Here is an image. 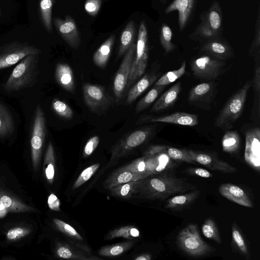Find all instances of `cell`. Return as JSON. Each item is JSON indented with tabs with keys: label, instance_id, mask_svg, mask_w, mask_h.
<instances>
[{
	"label": "cell",
	"instance_id": "obj_1",
	"mask_svg": "<svg viewBox=\"0 0 260 260\" xmlns=\"http://www.w3.org/2000/svg\"><path fill=\"white\" fill-rule=\"evenodd\" d=\"M196 188L185 180L165 172L141 180L133 198L161 200L178 193L193 190Z\"/></svg>",
	"mask_w": 260,
	"mask_h": 260
},
{
	"label": "cell",
	"instance_id": "obj_2",
	"mask_svg": "<svg viewBox=\"0 0 260 260\" xmlns=\"http://www.w3.org/2000/svg\"><path fill=\"white\" fill-rule=\"evenodd\" d=\"M38 61L39 54H30L24 57L13 70L4 89L10 92L32 86L39 74Z\"/></svg>",
	"mask_w": 260,
	"mask_h": 260
},
{
	"label": "cell",
	"instance_id": "obj_3",
	"mask_svg": "<svg viewBox=\"0 0 260 260\" xmlns=\"http://www.w3.org/2000/svg\"><path fill=\"white\" fill-rule=\"evenodd\" d=\"M151 133V128L146 127L126 134L112 147L111 157L106 168L115 165L119 160L145 143Z\"/></svg>",
	"mask_w": 260,
	"mask_h": 260
},
{
	"label": "cell",
	"instance_id": "obj_4",
	"mask_svg": "<svg viewBox=\"0 0 260 260\" xmlns=\"http://www.w3.org/2000/svg\"><path fill=\"white\" fill-rule=\"evenodd\" d=\"M177 242L180 248L193 257H200L212 252L214 249L202 239L197 225L190 223L179 233Z\"/></svg>",
	"mask_w": 260,
	"mask_h": 260
},
{
	"label": "cell",
	"instance_id": "obj_5",
	"mask_svg": "<svg viewBox=\"0 0 260 260\" xmlns=\"http://www.w3.org/2000/svg\"><path fill=\"white\" fill-rule=\"evenodd\" d=\"M251 83L248 80L228 101L217 116L215 125L217 127L231 126L240 116L244 109Z\"/></svg>",
	"mask_w": 260,
	"mask_h": 260
},
{
	"label": "cell",
	"instance_id": "obj_6",
	"mask_svg": "<svg viewBox=\"0 0 260 260\" xmlns=\"http://www.w3.org/2000/svg\"><path fill=\"white\" fill-rule=\"evenodd\" d=\"M82 92L85 104L92 113L103 114L113 105V98L103 86L85 83L82 85Z\"/></svg>",
	"mask_w": 260,
	"mask_h": 260
},
{
	"label": "cell",
	"instance_id": "obj_7",
	"mask_svg": "<svg viewBox=\"0 0 260 260\" xmlns=\"http://www.w3.org/2000/svg\"><path fill=\"white\" fill-rule=\"evenodd\" d=\"M46 134V119L41 107H36L30 139L33 168L37 170L39 165Z\"/></svg>",
	"mask_w": 260,
	"mask_h": 260
},
{
	"label": "cell",
	"instance_id": "obj_8",
	"mask_svg": "<svg viewBox=\"0 0 260 260\" xmlns=\"http://www.w3.org/2000/svg\"><path fill=\"white\" fill-rule=\"evenodd\" d=\"M41 51L28 43L14 42L0 47V70L10 67L27 55L39 54Z\"/></svg>",
	"mask_w": 260,
	"mask_h": 260
},
{
	"label": "cell",
	"instance_id": "obj_9",
	"mask_svg": "<svg viewBox=\"0 0 260 260\" xmlns=\"http://www.w3.org/2000/svg\"><path fill=\"white\" fill-rule=\"evenodd\" d=\"M136 50V44H133L124 54V57L113 80V93L115 102L118 103L122 98L127 87V83Z\"/></svg>",
	"mask_w": 260,
	"mask_h": 260
},
{
	"label": "cell",
	"instance_id": "obj_10",
	"mask_svg": "<svg viewBox=\"0 0 260 260\" xmlns=\"http://www.w3.org/2000/svg\"><path fill=\"white\" fill-rule=\"evenodd\" d=\"M224 63L210 56L203 55L192 60L190 63V68L196 77L208 80L213 79L220 75Z\"/></svg>",
	"mask_w": 260,
	"mask_h": 260
},
{
	"label": "cell",
	"instance_id": "obj_11",
	"mask_svg": "<svg viewBox=\"0 0 260 260\" xmlns=\"http://www.w3.org/2000/svg\"><path fill=\"white\" fill-rule=\"evenodd\" d=\"M157 122L192 126L198 124V118L195 114L185 112H176L160 116L142 115L138 119L136 123L142 124Z\"/></svg>",
	"mask_w": 260,
	"mask_h": 260
},
{
	"label": "cell",
	"instance_id": "obj_12",
	"mask_svg": "<svg viewBox=\"0 0 260 260\" xmlns=\"http://www.w3.org/2000/svg\"><path fill=\"white\" fill-rule=\"evenodd\" d=\"M244 159L251 167L259 170L260 131L258 127L251 128L246 133Z\"/></svg>",
	"mask_w": 260,
	"mask_h": 260
},
{
	"label": "cell",
	"instance_id": "obj_13",
	"mask_svg": "<svg viewBox=\"0 0 260 260\" xmlns=\"http://www.w3.org/2000/svg\"><path fill=\"white\" fill-rule=\"evenodd\" d=\"M55 27L62 39L74 49H77L81 43L79 31L73 18L66 16L65 19L58 17L54 18Z\"/></svg>",
	"mask_w": 260,
	"mask_h": 260
},
{
	"label": "cell",
	"instance_id": "obj_14",
	"mask_svg": "<svg viewBox=\"0 0 260 260\" xmlns=\"http://www.w3.org/2000/svg\"><path fill=\"white\" fill-rule=\"evenodd\" d=\"M197 0H174L165 10L166 14L174 11L178 14V26L183 31L188 25L193 17Z\"/></svg>",
	"mask_w": 260,
	"mask_h": 260
},
{
	"label": "cell",
	"instance_id": "obj_15",
	"mask_svg": "<svg viewBox=\"0 0 260 260\" xmlns=\"http://www.w3.org/2000/svg\"><path fill=\"white\" fill-rule=\"evenodd\" d=\"M200 50L207 55L219 60L228 59L233 55L232 47L221 38L202 43Z\"/></svg>",
	"mask_w": 260,
	"mask_h": 260
},
{
	"label": "cell",
	"instance_id": "obj_16",
	"mask_svg": "<svg viewBox=\"0 0 260 260\" xmlns=\"http://www.w3.org/2000/svg\"><path fill=\"white\" fill-rule=\"evenodd\" d=\"M201 21L206 24L218 36L222 37L223 15L219 3L214 0L209 9L200 16Z\"/></svg>",
	"mask_w": 260,
	"mask_h": 260
},
{
	"label": "cell",
	"instance_id": "obj_17",
	"mask_svg": "<svg viewBox=\"0 0 260 260\" xmlns=\"http://www.w3.org/2000/svg\"><path fill=\"white\" fill-rule=\"evenodd\" d=\"M191 159L194 161L206 166L212 170L224 173H233L237 169L211 154L195 152L192 150H187Z\"/></svg>",
	"mask_w": 260,
	"mask_h": 260
},
{
	"label": "cell",
	"instance_id": "obj_18",
	"mask_svg": "<svg viewBox=\"0 0 260 260\" xmlns=\"http://www.w3.org/2000/svg\"><path fill=\"white\" fill-rule=\"evenodd\" d=\"M220 194L239 205L252 208L253 204L247 194L240 187L232 183H223L218 189Z\"/></svg>",
	"mask_w": 260,
	"mask_h": 260
},
{
	"label": "cell",
	"instance_id": "obj_19",
	"mask_svg": "<svg viewBox=\"0 0 260 260\" xmlns=\"http://www.w3.org/2000/svg\"><path fill=\"white\" fill-rule=\"evenodd\" d=\"M145 55H148V35L145 23L144 21H142L139 27L136 53L130 72L127 87L130 85L138 64L141 58Z\"/></svg>",
	"mask_w": 260,
	"mask_h": 260
},
{
	"label": "cell",
	"instance_id": "obj_20",
	"mask_svg": "<svg viewBox=\"0 0 260 260\" xmlns=\"http://www.w3.org/2000/svg\"><path fill=\"white\" fill-rule=\"evenodd\" d=\"M55 79L57 84L66 91L74 93L75 82L73 70L67 63H58L55 67Z\"/></svg>",
	"mask_w": 260,
	"mask_h": 260
},
{
	"label": "cell",
	"instance_id": "obj_21",
	"mask_svg": "<svg viewBox=\"0 0 260 260\" xmlns=\"http://www.w3.org/2000/svg\"><path fill=\"white\" fill-rule=\"evenodd\" d=\"M149 176H150L144 173L116 170L104 182L103 186L105 188L110 190L121 184L131 181L141 180Z\"/></svg>",
	"mask_w": 260,
	"mask_h": 260
},
{
	"label": "cell",
	"instance_id": "obj_22",
	"mask_svg": "<svg viewBox=\"0 0 260 260\" xmlns=\"http://www.w3.org/2000/svg\"><path fill=\"white\" fill-rule=\"evenodd\" d=\"M181 83L177 82L164 92L152 106L151 112H160L172 106L178 98Z\"/></svg>",
	"mask_w": 260,
	"mask_h": 260
},
{
	"label": "cell",
	"instance_id": "obj_23",
	"mask_svg": "<svg viewBox=\"0 0 260 260\" xmlns=\"http://www.w3.org/2000/svg\"><path fill=\"white\" fill-rule=\"evenodd\" d=\"M57 256L61 258L77 260L101 259L99 257L90 256L88 252L80 248H76L68 244L59 243L56 250Z\"/></svg>",
	"mask_w": 260,
	"mask_h": 260
},
{
	"label": "cell",
	"instance_id": "obj_24",
	"mask_svg": "<svg viewBox=\"0 0 260 260\" xmlns=\"http://www.w3.org/2000/svg\"><path fill=\"white\" fill-rule=\"evenodd\" d=\"M158 74L154 72L146 74L141 78L129 90L126 102L128 105L133 103L144 91L157 80Z\"/></svg>",
	"mask_w": 260,
	"mask_h": 260
},
{
	"label": "cell",
	"instance_id": "obj_25",
	"mask_svg": "<svg viewBox=\"0 0 260 260\" xmlns=\"http://www.w3.org/2000/svg\"><path fill=\"white\" fill-rule=\"evenodd\" d=\"M158 152H164L170 158L188 163L194 162L190 158L187 150L179 149L173 147H169L163 145H155L149 147L144 153L145 155H149Z\"/></svg>",
	"mask_w": 260,
	"mask_h": 260
},
{
	"label": "cell",
	"instance_id": "obj_26",
	"mask_svg": "<svg viewBox=\"0 0 260 260\" xmlns=\"http://www.w3.org/2000/svg\"><path fill=\"white\" fill-rule=\"evenodd\" d=\"M114 40V35H111L94 52L93 60L99 68L103 69L106 68L111 54Z\"/></svg>",
	"mask_w": 260,
	"mask_h": 260
},
{
	"label": "cell",
	"instance_id": "obj_27",
	"mask_svg": "<svg viewBox=\"0 0 260 260\" xmlns=\"http://www.w3.org/2000/svg\"><path fill=\"white\" fill-rule=\"evenodd\" d=\"M14 129L15 123L12 115L5 104L0 101V138L10 136Z\"/></svg>",
	"mask_w": 260,
	"mask_h": 260
},
{
	"label": "cell",
	"instance_id": "obj_28",
	"mask_svg": "<svg viewBox=\"0 0 260 260\" xmlns=\"http://www.w3.org/2000/svg\"><path fill=\"white\" fill-rule=\"evenodd\" d=\"M136 35L135 23L133 21L127 23L120 36L118 57L122 56L133 44Z\"/></svg>",
	"mask_w": 260,
	"mask_h": 260
},
{
	"label": "cell",
	"instance_id": "obj_29",
	"mask_svg": "<svg viewBox=\"0 0 260 260\" xmlns=\"http://www.w3.org/2000/svg\"><path fill=\"white\" fill-rule=\"evenodd\" d=\"M141 182V180L121 184L110 189V193L112 196L122 199H130L136 193Z\"/></svg>",
	"mask_w": 260,
	"mask_h": 260
},
{
	"label": "cell",
	"instance_id": "obj_30",
	"mask_svg": "<svg viewBox=\"0 0 260 260\" xmlns=\"http://www.w3.org/2000/svg\"><path fill=\"white\" fill-rule=\"evenodd\" d=\"M0 204L10 212H24L34 211L31 207L20 202L12 197L0 193Z\"/></svg>",
	"mask_w": 260,
	"mask_h": 260
},
{
	"label": "cell",
	"instance_id": "obj_31",
	"mask_svg": "<svg viewBox=\"0 0 260 260\" xmlns=\"http://www.w3.org/2000/svg\"><path fill=\"white\" fill-rule=\"evenodd\" d=\"M189 38L202 43L221 38L218 36L206 24L201 21L194 30L189 35Z\"/></svg>",
	"mask_w": 260,
	"mask_h": 260
},
{
	"label": "cell",
	"instance_id": "obj_32",
	"mask_svg": "<svg viewBox=\"0 0 260 260\" xmlns=\"http://www.w3.org/2000/svg\"><path fill=\"white\" fill-rule=\"evenodd\" d=\"M134 244L132 241H126L107 245L102 247L99 254L104 257H115L121 255L129 250Z\"/></svg>",
	"mask_w": 260,
	"mask_h": 260
},
{
	"label": "cell",
	"instance_id": "obj_33",
	"mask_svg": "<svg viewBox=\"0 0 260 260\" xmlns=\"http://www.w3.org/2000/svg\"><path fill=\"white\" fill-rule=\"evenodd\" d=\"M43 169L47 181L49 183H52L55 175V154L51 142L49 143L46 151Z\"/></svg>",
	"mask_w": 260,
	"mask_h": 260
},
{
	"label": "cell",
	"instance_id": "obj_34",
	"mask_svg": "<svg viewBox=\"0 0 260 260\" xmlns=\"http://www.w3.org/2000/svg\"><path fill=\"white\" fill-rule=\"evenodd\" d=\"M199 190H194L185 194L174 196L168 201L166 208L179 209L187 206L194 201L199 196Z\"/></svg>",
	"mask_w": 260,
	"mask_h": 260
},
{
	"label": "cell",
	"instance_id": "obj_35",
	"mask_svg": "<svg viewBox=\"0 0 260 260\" xmlns=\"http://www.w3.org/2000/svg\"><path fill=\"white\" fill-rule=\"evenodd\" d=\"M140 231L134 225H125L116 228L111 231L105 237L106 240H112L122 237L133 239L139 237Z\"/></svg>",
	"mask_w": 260,
	"mask_h": 260
},
{
	"label": "cell",
	"instance_id": "obj_36",
	"mask_svg": "<svg viewBox=\"0 0 260 260\" xmlns=\"http://www.w3.org/2000/svg\"><path fill=\"white\" fill-rule=\"evenodd\" d=\"M165 86L155 85L137 103L135 107L136 113H138L147 109L157 99L165 88Z\"/></svg>",
	"mask_w": 260,
	"mask_h": 260
},
{
	"label": "cell",
	"instance_id": "obj_37",
	"mask_svg": "<svg viewBox=\"0 0 260 260\" xmlns=\"http://www.w3.org/2000/svg\"><path fill=\"white\" fill-rule=\"evenodd\" d=\"M54 0H40V12L43 24L49 32L52 31V10Z\"/></svg>",
	"mask_w": 260,
	"mask_h": 260
},
{
	"label": "cell",
	"instance_id": "obj_38",
	"mask_svg": "<svg viewBox=\"0 0 260 260\" xmlns=\"http://www.w3.org/2000/svg\"><path fill=\"white\" fill-rule=\"evenodd\" d=\"M240 142V137L236 132H226L222 140L223 150L228 153L236 152L239 148Z\"/></svg>",
	"mask_w": 260,
	"mask_h": 260
},
{
	"label": "cell",
	"instance_id": "obj_39",
	"mask_svg": "<svg viewBox=\"0 0 260 260\" xmlns=\"http://www.w3.org/2000/svg\"><path fill=\"white\" fill-rule=\"evenodd\" d=\"M172 31L166 23H162L160 28L159 40L160 44L166 53L174 51L177 47L172 42Z\"/></svg>",
	"mask_w": 260,
	"mask_h": 260
},
{
	"label": "cell",
	"instance_id": "obj_40",
	"mask_svg": "<svg viewBox=\"0 0 260 260\" xmlns=\"http://www.w3.org/2000/svg\"><path fill=\"white\" fill-rule=\"evenodd\" d=\"M185 67L186 62L184 60L178 69L167 72L158 79L154 85L166 86L174 82L184 74L186 71Z\"/></svg>",
	"mask_w": 260,
	"mask_h": 260
},
{
	"label": "cell",
	"instance_id": "obj_41",
	"mask_svg": "<svg viewBox=\"0 0 260 260\" xmlns=\"http://www.w3.org/2000/svg\"><path fill=\"white\" fill-rule=\"evenodd\" d=\"M53 111L59 117L66 120H71L74 116L73 111L66 102L54 99L51 103Z\"/></svg>",
	"mask_w": 260,
	"mask_h": 260
},
{
	"label": "cell",
	"instance_id": "obj_42",
	"mask_svg": "<svg viewBox=\"0 0 260 260\" xmlns=\"http://www.w3.org/2000/svg\"><path fill=\"white\" fill-rule=\"evenodd\" d=\"M52 221L56 228L68 237L78 241L83 240L78 232L68 223L57 218H53Z\"/></svg>",
	"mask_w": 260,
	"mask_h": 260
},
{
	"label": "cell",
	"instance_id": "obj_43",
	"mask_svg": "<svg viewBox=\"0 0 260 260\" xmlns=\"http://www.w3.org/2000/svg\"><path fill=\"white\" fill-rule=\"evenodd\" d=\"M202 231L207 238L217 243H221V239L215 222L211 218L207 219L202 226Z\"/></svg>",
	"mask_w": 260,
	"mask_h": 260
},
{
	"label": "cell",
	"instance_id": "obj_44",
	"mask_svg": "<svg viewBox=\"0 0 260 260\" xmlns=\"http://www.w3.org/2000/svg\"><path fill=\"white\" fill-rule=\"evenodd\" d=\"M212 86L209 83L199 84L190 90L188 99L190 102H196L206 96L212 89Z\"/></svg>",
	"mask_w": 260,
	"mask_h": 260
},
{
	"label": "cell",
	"instance_id": "obj_45",
	"mask_svg": "<svg viewBox=\"0 0 260 260\" xmlns=\"http://www.w3.org/2000/svg\"><path fill=\"white\" fill-rule=\"evenodd\" d=\"M100 166L99 163H96L84 169L74 182L72 189H75L87 181L96 172Z\"/></svg>",
	"mask_w": 260,
	"mask_h": 260
},
{
	"label": "cell",
	"instance_id": "obj_46",
	"mask_svg": "<svg viewBox=\"0 0 260 260\" xmlns=\"http://www.w3.org/2000/svg\"><path fill=\"white\" fill-rule=\"evenodd\" d=\"M118 171H129L134 173H144L150 176L146 172V162L144 156L138 158L129 164L118 168Z\"/></svg>",
	"mask_w": 260,
	"mask_h": 260
},
{
	"label": "cell",
	"instance_id": "obj_47",
	"mask_svg": "<svg viewBox=\"0 0 260 260\" xmlns=\"http://www.w3.org/2000/svg\"><path fill=\"white\" fill-rule=\"evenodd\" d=\"M260 46V9L258 7L254 29V35L249 49V54L255 55L259 52Z\"/></svg>",
	"mask_w": 260,
	"mask_h": 260
},
{
	"label": "cell",
	"instance_id": "obj_48",
	"mask_svg": "<svg viewBox=\"0 0 260 260\" xmlns=\"http://www.w3.org/2000/svg\"><path fill=\"white\" fill-rule=\"evenodd\" d=\"M232 238L238 249L244 255L247 256L248 252L246 244L240 232L235 225L232 227Z\"/></svg>",
	"mask_w": 260,
	"mask_h": 260
},
{
	"label": "cell",
	"instance_id": "obj_49",
	"mask_svg": "<svg viewBox=\"0 0 260 260\" xmlns=\"http://www.w3.org/2000/svg\"><path fill=\"white\" fill-rule=\"evenodd\" d=\"M100 141L98 136L90 138L86 142L83 151V156L87 157L90 156L95 151Z\"/></svg>",
	"mask_w": 260,
	"mask_h": 260
},
{
	"label": "cell",
	"instance_id": "obj_50",
	"mask_svg": "<svg viewBox=\"0 0 260 260\" xmlns=\"http://www.w3.org/2000/svg\"><path fill=\"white\" fill-rule=\"evenodd\" d=\"M30 233V230L21 227H17L8 231L6 236L9 240H15L21 238Z\"/></svg>",
	"mask_w": 260,
	"mask_h": 260
},
{
	"label": "cell",
	"instance_id": "obj_51",
	"mask_svg": "<svg viewBox=\"0 0 260 260\" xmlns=\"http://www.w3.org/2000/svg\"><path fill=\"white\" fill-rule=\"evenodd\" d=\"M102 0H87L84 8L87 13L91 16H95L100 10Z\"/></svg>",
	"mask_w": 260,
	"mask_h": 260
},
{
	"label": "cell",
	"instance_id": "obj_52",
	"mask_svg": "<svg viewBox=\"0 0 260 260\" xmlns=\"http://www.w3.org/2000/svg\"><path fill=\"white\" fill-rule=\"evenodd\" d=\"M148 59V55H145L141 58L136 68L130 85L144 74L147 67Z\"/></svg>",
	"mask_w": 260,
	"mask_h": 260
},
{
	"label": "cell",
	"instance_id": "obj_53",
	"mask_svg": "<svg viewBox=\"0 0 260 260\" xmlns=\"http://www.w3.org/2000/svg\"><path fill=\"white\" fill-rule=\"evenodd\" d=\"M47 203L49 208L55 211H60V201L54 193H51L48 198Z\"/></svg>",
	"mask_w": 260,
	"mask_h": 260
},
{
	"label": "cell",
	"instance_id": "obj_54",
	"mask_svg": "<svg viewBox=\"0 0 260 260\" xmlns=\"http://www.w3.org/2000/svg\"><path fill=\"white\" fill-rule=\"evenodd\" d=\"M254 92L259 95L260 91V68L257 67L256 68L253 80L252 81Z\"/></svg>",
	"mask_w": 260,
	"mask_h": 260
},
{
	"label": "cell",
	"instance_id": "obj_55",
	"mask_svg": "<svg viewBox=\"0 0 260 260\" xmlns=\"http://www.w3.org/2000/svg\"><path fill=\"white\" fill-rule=\"evenodd\" d=\"M191 174H194L203 178H209L212 176L208 171L203 168H193L188 171Z\"/></svg>",
	"mask_w": 260,
	"mask_h": 260
},
{
	"label": "cell",
	"instance_id": "obj_56",
	"mask_svg": "<svg viewBox=\"0 0 260 260\" xmlns=\"http://www.w3.org/2000/svg\"><path fill=\"white\" fill-rule=\"evenodd\" d=\"M152 256L150 254L144 253L138 255L134 258L135 260H151Z\"/></svg>",
	"mask_w": 260,
	"mask_h": 260
},
{
	"label": "cell",
	"instance_id": "obj_57",
	"mask_svg": "<svg viewBox=\"0 0 260 260\" xmlns=\"http://www.w3.org/2000/svg\"><path fill=\"white\" fill-rule=\"evenodd\" d=\"M8 213V211L0 204V218L5 217Z\"/></svg>",
	"mask_w": 260,
	"mask_h": 260
},
{
	"label": "cell",
	"instance_id": "obj_58",
	"mask_svg": "<svg viewBox=\"0 0 260 260\" xmlns=\"http://www.w3.org/2000/svg\"><path fill=\"white\" fill-rule=\"evenodd\" d=\"M160 2H161L162 3H163L164 2H165L166 0H159Z\"/></svg>",
	"mask_w": 260,
	"mask_h": 260
},
{
	"label": "cell",
	"instance_id": "obj_59",
	"mask_svg": "<svg viewBox=\"0 0 260 260\" xmlns=\"http://www.w3.org/2000/svg\"><path fill=\"white\" fill-rule=\"evenodd\" d=\"M1 8H0V17H1Z\"/></svg>",
	"mask_w": 260,
	"mask_h": 260
}]
</instances>
